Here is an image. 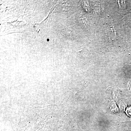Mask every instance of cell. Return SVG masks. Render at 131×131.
<instances>
[{
  "label": "cell",
  "mask_w": 131,
  "mask_h": 131,
  "mask_svg": "<svg viewBox=\"0 0 131 131\" xmlns=\"http://www.w3.org/2000/svg\"><path fill=\"white\" fill-rule=\"evenodd\" d=\"M126 112L127 115L131 117V106L127 108Z\"/></svg>",
  "instance_id": "6da1fadb"
}]
</instances>
